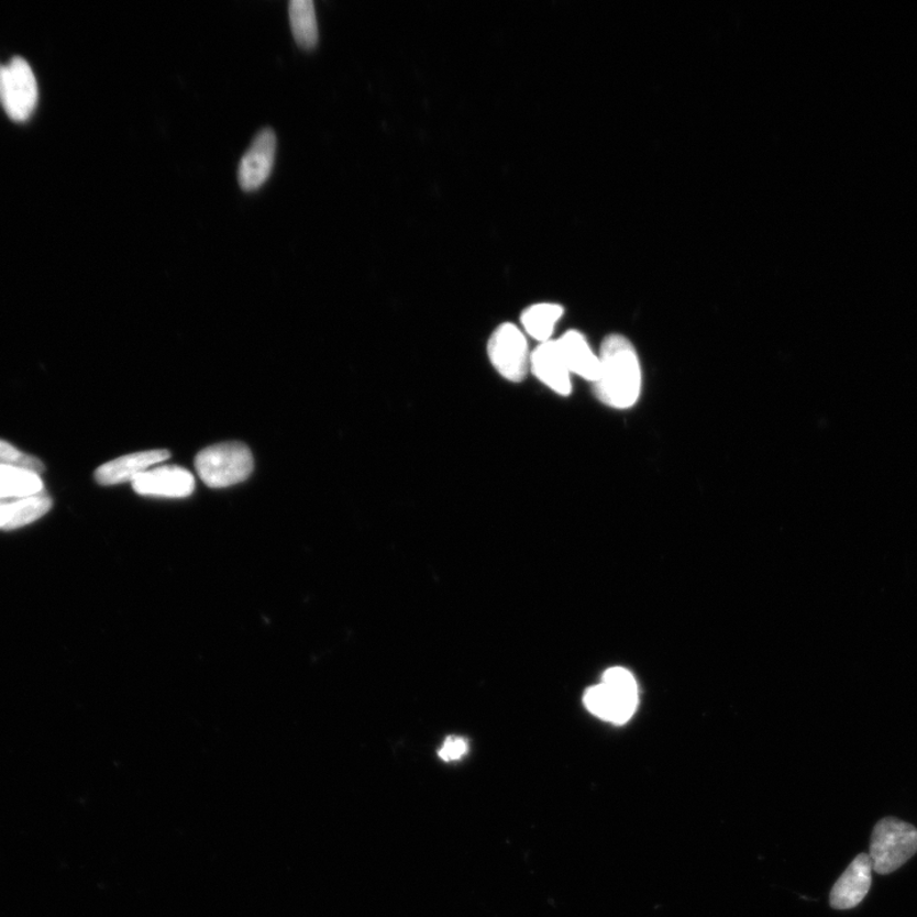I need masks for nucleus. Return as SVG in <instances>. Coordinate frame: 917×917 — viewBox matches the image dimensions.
I'll list each match as a JSON object with an SVG mask.
<instances>
[{"instance_id":"obj_11","label":"nucleus","mask_w":917,"mask_h":917,"mask_svg":"<svg viewBox=\"0 0 917 917\" xmlns=\"http://www.w3.org/2000/svg\"><path fill=\"white\" fill-rule=\"evenodd\" d=\"M530 369L544 385L560 396L571 393V373L561 355L557 341L538 345L530 360Z\"/></svg>"},{"instance_id":"obj_15","label":"nucleus","mask_w":917,"mask_h":917,"mask_svg":"<svg viewBox=\"0 0 917 917\" xmlns=\"http://www.w3.org/2000/svg\"><path fill=\"white\" fill-rule=\"evenodd\" d=\"M288 15L296 43L302 49H313L319 42V29L312 0H291L288 5Z\"/></svg>"},{"instance_id":"obj_3","label":"nucleus","mask_w":917,"mask_h":917,"mask_svg":"<svg viewBox=\"0 0 917 917\" xmlns=\"http://www.w3.org/2000/svg\"><path fill=\"white\" fill-rule=\"evenodd\" d=\"M196 469L208 487L227 488L251 476L254 458L241 442H223L202 450L196 457Z\"/></svg>"},{"instance_id":"obj_16","label":"nucleus","mask_w":917,"mask_h":917,"mask_svg":"<svg viewBox=\"0 0 917 917\" xmlns=\"http://www.w3.org/2000/svg\"><path fill=\"white\" fill-rule=\"evenodd\" d=\"M563 308L556 303H538L530 306L521 316V323L527 333L541 343L550 342Z\"/></svg>"},{"instance_id":"obj_4","label":"nucleus","mask_w":917,"mask_h":917,"mask_svg":"<svg viewBox=\"0 0 917 917\" xmlns=\"http://www.w3.org/2000/svg\"><path fill=\"white\" fill-rule=\"evenodd\" d=\"M917 852V830L904 820L884 818L875 825L871 852L873 872L891 874L908 862Z\"/></svg>"},{"instance_id":"obj_7","label":"nucleus","mask_w":917,"mask_h":917,"mask_svg":"<svg viewBox=\"0 0 917 917\" xmlns=\"http://www.w3.org/2000/svg\"><path fill=\"white\" fill-rule=\"evenodd\" d=\"M277 135L270 128H264L254 136L251 147L240 161L237 180L241 189L254 191L268 180L275 166Z\"/></svg>"},{"instance_id":"obj_5","label":"nucleus","mask_w":917,"mask_h":917,"mask_svg":"<svg viewBox=\"0 0 917 917\" xmlns=\"http://www.w3.org/2000/svg\"><path fill=\"white\" fill-rule=\"evenodd\" d=\"M488 356L498 374L512 383L526 379L532 360L526 335L509 323L498 327L490 336Z\"/></svg>"},{"instance_id":"obj_8","label":"nucleus","mask_w":917,"mask_h":917,"mask_svg":"<svg viewBox=\"0 0 917 917\" xmlns=\"http://www.w3.org/2000/svg\"><path fill=\"white\" fill-rule=\"evenodd\" d=\"M132 486L141 496L185 498L195 493L196 479L181 466L156 465L140 474Z\"/></svg>"},{"instance_id":"obj_13","label":"nucleus","mask_w":917,"mask_h":917,"mask_svg":"<svg viewBox=\"0 0 917 917\" xmlns=\"http://www.w3.org/2000/svg\"><path fill=\"white\" fill-rule=\"evenodd\" d=\"M52 505V498L44 494L19 500H0V529L14 530L26 527L49 512Z\"/></svg>"},{"instance_id":"obj_17","label":"nucleus","mask_w":917,"mask_h":917,"mask_svg":"<svg viewBox=\"0 0 917 917\" xmlns=\"http://www.w3.org/2000/svg\"><path fill=\"white\" fill-rule=\"evenodd\" d=\"M0 465L18 466V468L27 469L42 474L45 466L37 457L20 452L10 442L0 440Z\"/></svg>"},{"instance_id":"obj_14","label":"nucleus","mask_w":917,"mask_h":917,"mask_svg":"<svg viewBox=\"0 0 917 917\" xmlns=\"http://www.w3.org/2000/svg\"><path fill=\"white\" fill-rule=\"evenodd\" d=\"M44 494L40 474L18 466L0 465V500H19Z\"/></svg>"},{"instance_id":"obj_6","label":"nucleus","mask_w":917,"mask_h":917,"mask_svg":"<svg viewBox=\"0 0 917 917\" xmlns=\"http://www.w3.org/2000/svg\"><path fill=\"white\" fill-rule=\"evenodd\" d=\"M38 101V87L34 70L27 60L15 56L4 67L2 96L8 117L14 122H26Z\"/></svg>"},{"instance_id":"obj_10","label":"nucleus","mask_w":917,"mask_h":917,"mask_svg":"<svg viewBox=\"0 0 917 917\" xmlns=\"http://www.w3.org/2000/svg\"><path fill=\"white\" fill-rule=\"evenodd\" d=\"M168 457L170 453L167 450H148V452L120 456L101 465L96 471L95 478L102 486L125 484V482H133L152 466L164 463Z\"/></svg>"},{"instance_id":"obj_18","label":"nucleus","mask_w":917,"mask_h":917,"mask_svg":"<svg viewBox=\"0 0 917 917\" xmlns=\"http://www.w3.org/2000/svg\"><path fill=\"white\" fill-rule=\"evenodd\" d=\"M468 742L462 737H449L439 751L440 759L445 762L462 760L468 753Z\"/></svg>"},{"instance_id":"obj_12","label":"nucleus","mask_w":917,"mask_h":917,"mask_svg":"<svg viewBox=\"0 0 917 917\" xmlns=\"http://www.w3.org/2000/svg\"><path fill=\"white\" fill-rule=\"evenodd\" d=\"M563 360L571 374L582 376L594 384L600 375V360L590 349L589 343L582 333L576 331L563 334L557 341Z\"/></svg>"},{"instance_id":"obj_2","label":"nucleus","mask_w":917,"mask_h":917,"mask_svg":"<svg viewBox=\"0 0 917 917\" xmlns=\"http://www.w3.org/2000/svg\"><path fill=\"white\" fill-rule=\"evenodd\" d=\"M584 704L599 719L621 726L637 711L638 683L625 667H610L603 674L599 685L585 692Z\"/></svg>"},{"instance_id":"obj_9","label":"nucleus","mask_w":917,"mask_h":917,"mask_svg":"<svg viewBox=\"0 0 917 917\" xmlns=\"http://www.w3.org/2000/svg\"><path fill=\"white\" fill-rule=\"evenodd\" d=\"M873 864L866 854H860L847 868L831 891V906L836 910H849L862 903L872 886Z\"/></svg>"},{"instance_id":"obj_19","label":"nucleus","mask_w":917,"mask_h":917,"mask_svg":"<svg viewBox=\"0 0 917 917\" xmlns=\"http://www.w3.org/2000/svg\"><path fill=\"white\" fill-rule=\"evenodd\" d=\"M3 75H4V67L0 66V96H2Z\"/></svg>"},{"instance_id":"obj_1","label":"nucleus","mask_w":917,"mask_h":917,"mask_svg":"<svg viewBox=\"0 0 917 917\" xmlns=\"http://www.w3.org/2000/svg\"><path fill=\"white\" fill-rule=\"evenodd\" d=\"M600 375L595 394L601 404L617 409L637 405L641 394V366L637 350L626 336L611 334L600 349Z\"/></svg>"}]
</instances>
